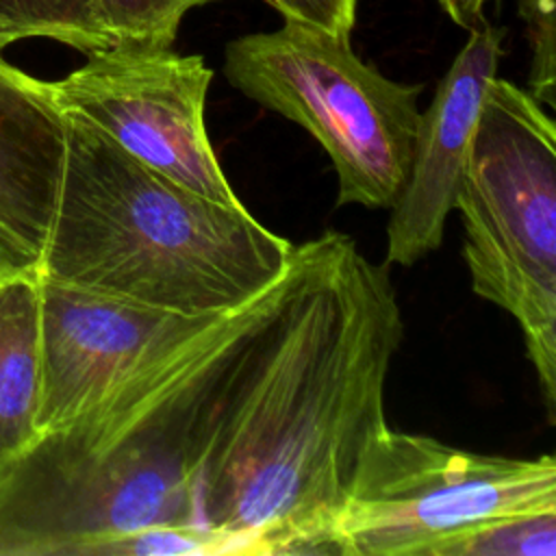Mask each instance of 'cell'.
Masks as SVG:
<instances>
[{"mask_svg": "<svg viewBox=\"0 0 556 556\" xmlns=\"http://www.w3.org/2000/svg\"><path fill=\"white\" fill-rule=\"evenodd\" d=\"M389 267L326 230L293 245L235 337L206 404L195 502L245 554H341L339 515L387 426L402 341Z\"/></svg>", "mask_w": 556, "mask_h": 556, "instance_id": "obj_1", "label": "cell"}, {"mask_svg": "<svg viewBox=\"0 0 556 556\" xmlns=\"http://www.w3.org/2000/svg\"><path fill=\"white\" fill-rule=\"evenodd\" d=\"M265 293L137 369L70 426L39 434L0 478V556H89L137 530L200 523L206 404Z\"/></svg>", "mask_w": 556, "mask_h": 556, "instance_id": "obj_2", "label": "cell"}, {"mask_svg": "<svg viewBox=\"0 0 556 556\" xmlns=\"http://www.w3.org/2000/svg\"><path fill=\"white\" fill-rule=\"evenodd\" d=\"M65 117V156L37 274L180 315L230 313L287 271L293 243L248 208L143 165L87 119Z\"/></svg>", "mask_w": 556, "mask_h": 556, "instance_id": "obj_3", "label": "cell"}, {"mask_svg": "<svg viewBox=\"0 0 556 556\" xmlns=\"http://www.w3.org/2000/svg\"><path fill=\"white\" fill-rule=\"evenodd\" d=\"M454 208L471 289L515 317L554 421L556 126L510 80L489 85Z\"/></svg>", "mask_w": 556, "mask_h": 556, "instance_id": "obj_4", "label": "cell"}, {"mask_svg": "<svg viewBox=\"0 0 556 556\" xmlns=\"http://www.w3.org/2000/svg\"><path fill=\"white\" fill-rule=\"evenodd\" d=\"M224 76L321 143L339 178L337 206L391 208L413 159L419 85L382 76L350 37L287 20L226 43Z\"/></svg>", "mask_w": 556, "mask_h": 556, "instance_id": "obj_5", "label": "cell"}, {"mask_svg": "<svg viewBox=\"0 0 556 556\" xmlns=\"http://www.w3.org/2000/svg\"><path fill=\"white\" fill-rule=\"evenodd\" d=\"M554 508L552 454H478L384 426L365 450L337 532L343 556H428L480 521Z\"/></svg>", "mask_w": 556, "mask_h": 556, "instance_id": "obj_6", "label": "cell"}, {"mask_svg": "<svg viewBox=\"0 0 556 556\" xmlns=\"http://www.w3.org/2000/svg\"><path fill=\"white\" fill-rule=\"evenodd\" d=\"M213 70L200 54L111 46L59 80L61 111L74 113L143 165L211 200L241 206L211 146L204 106Z\"/></svg>", "mask_w": 556, "mask_h": 556, "instance_id": "obj_7", "label": "cell"}, {"mask_svg": "<svg viewBox=\"0 0 556 556\" xmlns=\"http://www.w3.org/2000/svg\"><path fill=\"white\" fill-rule=\"evenodd\" d=\"M39 434L70 426L137 369L178 350L226 315H180L43 276H39Z\"/></svg>", "mask_w": 556, "mask_h": 556, "instance_id": "obj_8", "label": "cell"}, {"mask_svg": "<svg viewBox=\"0 0 556 556\" xmlns=\"http://www.w3.org/2000/svg\"><path fill=\"white\" fill-rule=\"evenodd\" d=\"M504 35L486 20L469 28L465 46L419 115L408 176L389 208L387 263L410 267L441 245L478 115L497 76Z\"/></svg>", "mask_w": 556, "mask_h": 556, "instance_id": "obj_9", "label": "cell"}, {"mask_svg": "<svg viewBox=\"0 0 556 556\" xmlns=\"http://www.w3.org/2000/svg\"><path fill=\"white\" fill-rule=\"evenodd\" d=\"M65 156V117L50 80L0 50V267H39Z\"/></svg>", "mask_w": 556, "mask_h": 556, "instance_id": "obj_10", "label": "cell"}, {"mask_svg": "<svg viewBox=\"0 0 556 556\" xmlns=\"http://www.w3.org/2000/svg\"><path fill=\"white\" fill-rule=\"evenodd\" d=\"M39 276L0 267V478L39 437Z\"/></svg>", "mask_w": 556, "mask_h": 556, "instance_id": "obj_11", "label": "cell"}, {"mask_svg": "<svg viewBox=\"0 0 556 556\" xmlns=\"http://www.w3.org/2000/svg\"><path fill=\"white\" fill-rule=\"evenodd\" d=\"M0 35L7 46L52 39L85 56L115 46L93 0H0Z\"/></svg>", "mask_w": 556, "mask_h": 556, "instance_id": "obj_12", "label": "cell"}, {"mask_svg": "<svg viewBox=\"0 0 556 556\" xmlns=\"http://www.w3.org/2000/svg\"><path fill=\"white\" fill-rule=\"evenodd\" d=\"M428 556H556V508L480 521L443 539Z\"/></svg>", "mask_w": 556, "mask_h": 556, "instance_id": "obj_13", "label": "cell"}, {"mask_svg": "<svg viewBox=\"0 0 556 556\" xmlns=\"http://www.w3.org/2000/svg\"><path fill=\"white\" fill-rule=\"evenodd\" d=\"M215 0H93L115 46L172 48L182 17Z\"/></svg>", "mask_w": 556, "mask_h": 556, "instance_id": "obj_14", "label": "cell"}, {"mask_svg": "<svg viewBox=\"0 0 556 556\" xmlns=\"http://www.w3.org/2000/svg\"><path fill=\"white\" fill-rule=\"evenodd\" d=\"M176 554H245L243 545L202 523L154 526L115 536L91 547L89 556H176Z\"/></svg>", "mask_w": 556, "mask_h": 556, "instance_id": "obj_15", "label": "cell"}, {"mask_svg": "<svg viewBox=\"0 0 556 556\" xmlns=\"http://www.w3.org/2000/svg\"><path fill=\"white\" fill-rule=\"evenodd\" d=\"M530 46L528 91L547 106H556V35L554 0H517Z\"/></svg>", "mask_w": 556, "mask_h": 556, "instance_id": "obj_16", "label": "cell"}, {"mask_svg": "<svg viewBox=\"0 0 556 556\" xmlns=\"http://www.w3.org/2000/svg\"><path fill=\"white\" fill-rule=\"evenodd\" d=\"M287 22L350 37L356 20V0H265Z\"/></svg>", "mask_w": 556, "mask_h": 556, "instance_id": "obj_17", "label": "cell"}, {"mask_svg": "<svg viewBox=\"0 0 556 556\" xmlns=\"http://www.w3.org/2000/svg\"><path fill=\"white\" fill-rule=\"evenodd\" d=\"M439 4L445 11V15L465 30L486 20L484 17L486 0H439Z\"/></svg>", "mask_w": 556, "mask_h": 556, "instance_id": "obj_18", "label": "cell"}, {"mask_svg": "<svg viewBox=\"0 0 556 556\" xmlns=\"http://www.w3.org/2000/svg\"><path fill=\"white\" fill-rule=\"evenodd\" d=\"M4 48H7V43H4V39H2V35H0V50L4 52Z\"/></svg>", "mask_w": 556, "mask_h": 556, "instance_id": "obj_19", "label": "cell"}]
</instances>
